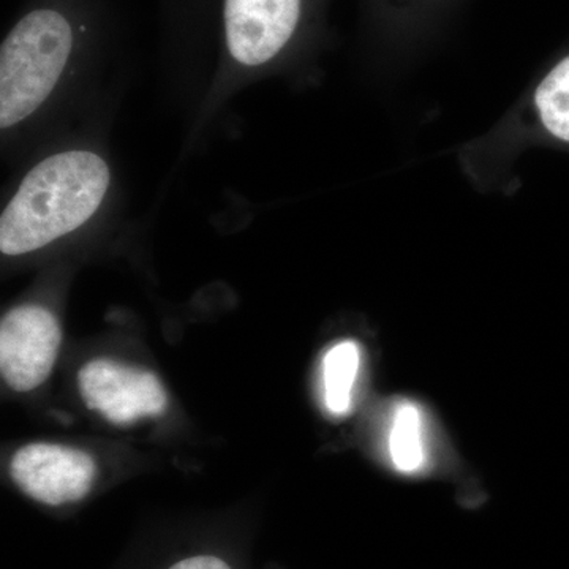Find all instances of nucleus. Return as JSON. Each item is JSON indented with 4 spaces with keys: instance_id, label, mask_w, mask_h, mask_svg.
<instances>
[{
    "instance_id": "f257e3e1",
    "label": "nucleus",
    "mask_w": 569,
    "mask_h": 569,
    "mask_svg": "<svg viewBox=\"0 0 569 569\" xmlns=\"http://www.w3.org/2000/svg\"><path fill=\"white\" fill-rule=\"evenodd\" d=\"M110 183L92 152L58 153L26 176L0 219V250L22 254L77 230L99 209Z\"/></svg>"
},
{
    "instance_id": "f03ea898",
    "label": "nucleus",
    "mask_w": 569,
    "mask_h": 569,
    "mask_svg": "<svg viewBox=\"0 0 569 569\" xmlns=\"http://www.w3.org/2000/svg\"><path fill=\"white\" fill-rule=\"evenodd\" d=\"M77 24L58 6L22 14L0 48V126L21 122L48 99L77 44Z\"/></svg>"
},
{
    "instance_id": "7ed1b4c3",
    "label": "nucleus",
    "mask_w": 569,
    "mask_h": 569,
    "mask_svg": "<svg viewBox=\"0 0 569 569\" xmlns=\"http://www.w3.org/2000/svg\"><path fill=\"white\" fill-rule=\"evenodd\" d=\"M62 332L50 310L40 306L11 309L0 323V373L17 392L33 391L51 376Z\"/></svg>"
},
{
    "instance_id": "20e7f679",
    "label": "nucleus",
    "mask_w": 569,
    "mask_h": 569,
    "mask_svg": "<svg viewBox=\"0 0 569 569\" xmlns=\"http://www.w3.org/2000/svg\"><path fill=\"white\" fill-rule=\"evenodd\" d=\"M86 406L100 411L112 425H132L146 417L167 411L168 395L151 370L93 359L78 373Z\"/></svg>"
},
{
    "instance_id": "39448f33",
    "label": "nucleus",
    "mask_w": 569,
    "mask_h": 569,
    "mask_svg": "<svg viewBox=\"0 0 569 569\" xmlns=\"http://www.w3.org/2000/svg\"><path fill=\"white\" fill-rule=\"evenodd\" d=\"M223 36L236 62L263 66L298 31L302 0H223Z\"/></svg>"
},
{
    "instance_id": "423d86ee",
    "label": "nucleus",
    "mask_w": 569,
    "mask_h": 569,
    "mask_svg": "<svg viewBox=\"0 0 569 569\" xmlns=\"http://www.w3.org/2000/svg\"><path fill=\"white\" fill-rule=\"evenodd\" d=\"M10 477L26 496L59 507L88 496L96 481L97 466L80 449L31 443L18 449L11 459Z\"/></svg>"
},
{
    "instance_id": "0eeeda50",
    "label": "nucleus",
    "mask_w": 569,
    "mask_h": 569,
    "mask_svg": "<svg viewBox=\"0 0 569 569\" xmlns=\"http://www.w3.org/2000/svg\"><path fill=\"white\" fill-rule=\"evenodd\" d=\"M387 452L392 468L411 477L421 473L429 459L425 413L418 403L400 400L389 417Z\"/></svg>"
},
{
    "instance_id": "6e6552de",
    "label": "nucleus",
    "mask_w": 569,
    "mask_h": 569,
    "mask_svg": "<svg viewBox=\"0 0 569 569\" xmlns=\"http://www.w3.org/2000/svg\"><path fill=\"white\" fill-rule=\"evenodd\" d=\"M361 361V347L355 340H340L326 351L321 361V397L331 417H347L353 408Z\"/></svg>"
},
{
    "instance_id": "1a4fd4ad",
    "label": "nucleus",
    "mask_w": 569,
    "mask_h": 569,
    "mask_svg": "<svg viewBox=\"0 0 569 569\" xmlns=\"http://www.w3.org/2000/svg\"><path fill=\"white\" fill-rule=\"evenodd\" d=\"M535 99L546 129L569 141V56L539 84Z\"/></svg>"
},
{
    "instance_id": "9d476101",
    "label": "nucleus",
    "mask_w": 569,
    "mask_h": 569,
    "mask_svg": "<svg viewBox=\"0 0 569 569\" xmlns=\"http://www.w3.org/2000/svg\"><path fill=\"white\" fill-rule=\"evenodd\" d=\"M170 569H231L230 565L219 557L213 556H197L190 559L178 561Z\"/></svg>"
}]
</instances>
